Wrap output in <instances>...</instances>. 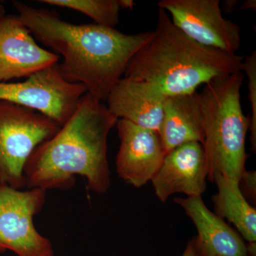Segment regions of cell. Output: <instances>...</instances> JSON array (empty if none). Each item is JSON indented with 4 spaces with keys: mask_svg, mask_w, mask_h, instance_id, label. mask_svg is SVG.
<instances>
[{
    "mask_svg": "<svg viewBox=\"0 0 256 256\" xmlns=\"http://www.w3.org/2000/svg\"><path fill=\"white\" fill-rule=\"evenodd\" d=\"M13 5L35 40L63 56L58 66L64 78L82 84L87 92L102 102L154 34L152 30L126 34L96 24H73L54 10L18 1H13Z\"/></svg>",
    "mask_w": 256,
    "mask_h": 256,
    "instance_id": "obj_1",
    "label": "cell"
},
{
    "mask_svg": "<svg viewBox=\"0 0 256 256\" xmlns=\"http://www.w3.org/2000/svg\"><path fill=\"white\" fill-rule=\"evenodd\" d=\"M118 120L104 102L86 92L58 132L30 156L24 172L26 186L66 190L80 176L89 190L106 193L110 186L108 138Z\"/></svg>",
    "mask_w": 256,
    "mask_h": 256,
    "instance_id": "obj_2",
    "label": "cell"
},
{
    "mask_svg": "<svg viewBox=\"0 0 256 256\" xmlns=\"http://www.w3.org/2000/svg\"><path fill=\"white\" fill-rule=\"evenodd\" d=\"M149 42L128 64L124 77L158 88L166 97L196 92L216 78L242 72L244 56L202 46L158 10L156 30Z\"/></svg>",
    "mask_w": 256,
    "mask_h": 256,
    "instance_id": "obj_3",
    "label": "cell"
},
{
    "mask_svg": "<svg viewBox=\"0 0 256 256\" xmlns=\"http://www.w3.org/2000/svg\"><path fill=\"white\" fill-rule=\"evenodd\" d=\"M244 75L235 72L206 84L198 94L210 181L216 174L239 182L246 172V138L250 118L240 102Z\"/></svg>",
    "mask_w": 256,
    "mask_h": 256,
    "instance_id": "obj_4",
    "label": "cell"
},
{
    "mask_svg": "<svg viewBox=\"0 0 256 256\" xmlns=\"http://www.w3.org/2000/svg\"><path fill=\"white\" fill-rule=\"evenodd\" d=\"M60 126L28 108L0 101V184L22 190L24 168L35 149Z\"/></svg>",
    "mask_w": 256,
    "mask_h": 256,
    "instance_id": "obj_5",
    "label": "cell"
},
{
    "mask_svg": "<svg viewBox=\"0 0 256 256\" xmlns=\"http://www.w3.org/2000/svg\"><path fill=\"white\" fill-rule=\"evenodd\" d=\"M46 191H22L0 184V254L18 256H54L52 242L37 230L34 218L42 212Z\"/></svg>",
    "mask_w": 256,
    "mask_h": 256,
    "instance_id": "obj_6",
    "label": "cell"
},
{
    "mask_svg": "<svg viewBox=\"0 0 256 256\" xmlns=\"http://www.w3.org/2000/svg\"><path fill=\"white\" fill-rule=\"evenodd\" d=\"M86 92L82 84L64 79L58 64L34 74L22 82H0V101L33 109L60 127L70 118Z\"/></svg>",
    "mask_w": 256,
    "mask_h": 256,
    "instance_id": "obj_7",
    "label": "cell"
},
{
    "mask_svg": "<svg viewBox=\"0 0 256 256\" xmlns=\"http://www.w3.org/2000/svg\"><path fill=\"white\" fill-rule=\"evenodd\" d=\"M158 5L180 31L202 46L230 54L240 50V28L224 18L218 0H161Z\"/></svg>",
    "mask_w": 256,
    "mask_h": 256,
    "instance_id": "obj_8",
    "label": "cell"
},
{
    "mask_svg": "<svg viewBox=\"0 0 256 256\" xmlns=\"http://www.w3.org/2000/svg\"><path fill=\"white\" fill-rule=\"evenodd\" d=\"M60 60L36 43L18 14L0 18V82L28 78L57 65Z\"/></svg>",
    "mask_w": 256,
    "mask_h": 256,
    "instance_id": "obj_9",
    "label": "cell"
},
{
    "mask_svg": "<svg viewBox=\"0 0 256 256\" xmlns=\"http://www.w3.org/2000/svg\"><path fill=\"white\" fill-rule=\"evenodd\" d=\"M116 126L120 142L118 174L126 183L142 188L152 180L166 156L160 134L124 119H118Z\"/></svg>",
    "mask_w": 256,
    "mask_h": 256,
    "instance_id": "obj_10",
    "label": "cell"
},
{
    "mask_svg": "<svg viewBox=\"0 0 256 256\" xmlns=\"http://www.w3.org/2000/svg\"><path fill=\"white\" fill-rule=\"evenodd\" d=\"M208 165L201 143L194 142L174 148L165 156L151 180L156 196L164 202L172 194L202 196L206 188Z\"/></svg>",
    "mask_w": 256,
    "mask_h": 256,
    "instance_id": "obj_11",
    "label": "cell"
},
{
    "mask_svg": "<svg viewBox=\"0 0 256 256\" xmlns=\"http://www.w3.org/2000/svg\"><path fill=\"white\" fill-rule=\"evenodd\" d=\"M166 96L149 82L122 77L106 99L109 111L140 127L159 133Z\"/></svg>",
    "mask_w": 256,
    "mask_h": 256,
    "instance_id": "obj_12",
    "label": "cell"
},
{
    "mask_svg": "<svg viewBox=\"0 0 256 256\" xmlns=\"http://www.w3.org/2000/svg\"><path fill=\"white\" fill-rule=\"evenodd\" d=\"M196 227L198 236L193 239L196 256H247L246 245L232 227L205 205L202 196L178 198Z\"/></svg>",
    "mask_w": 256,
    "mask_h": 256,
    "instance_id": "obj_13",
    "label": "cell"
},
{
    "mask_svg": "<svg viewBox=\"0 0 256 256\" xmlns=\"http://www.w3.org/2000/svg\"><path fill=\"white\" fill-rule=\"evenodd\" d=\"M159 134L166 154L186 143L203 144L204 134L198 92L166 98Z\"/></svg>",
    "mask_w": 256,
    "mask_h": 256,
    "instance_id": "obj_14",
    "label": "cell"
},
{
    "mask_svg": "<svg viewBox=\"0 0 256 256\" xmlns=\"http://www.w3.org/2000/svg\"><path fill=\"white\" fill-rule=\"evenodd\" d=\"M212 182L216 184L218 193L213 196L217 215L236 226L246 240H256V210L240 191L239 182L216 174Z\"/></svg>",
    "mask_w": 256,
    "mask_h": 256,
    "instance_id": "obj_15",
    "label": "cell"
},
{
    "mask_svg": "<svg viewBox=\"0 0 256 256\" xmlns=\"http://www.w3.org/2000/svg\"><path fill=\"white\" fill-rule=\"evenodd\" d=\"M40 2L75 10L89 16L96 24L114 28L119 23L118 0H40Z\"/></svg>",
    "mask_w": 256,
    "mask_h": 256,
    "instance_id": "obj_16",
    "label": "cell"
},
{
    "mask_svg": "<svg viewBox=\"0 0 256 256\" xmlns=\"http://www.w3.org/2000/svg\"><path fill=\"white\" fill-rule=\"evenodd\" d=\"M242 72L247 75L248 98L252 106V118H250V142L252 150L256 152V50L250 55L244 57L242 62Z\"/></svg>",
    "mask_w": 256,
    "mask_h": 256,
    "instance_id": "obj_17",
    "label": "cell"
},
{
    "mask_svg": "<svg viewBox=\"0 0 256 256\" xmlns=\"http://www.w3.org/2000/svg\"><path fill=\"white\" fill-rule=\"evenodd\" d=\"M240 191L244 192L250 200H256V174L255 171L247 172L246 170L239 181Z\"/></svg>",
    "mask_w": 256,
    "mask_h": 256,
    "instance_id": "obj_18",
    "label": "cell"
},
{
    "mask_svg": "<svg viewBox=\"0 0 256 256\" xmlns=\"http://www.w3.org/2000/svg\"><path fill=\"white\" fill-rule=\"evenodd\" d=\"M238 2V0H226L224 2L223 5H222L223 10L226 13L233 12L234 10L236 9Z\"/></svg>",
    "mask_w": 256,
    "mask_h": 256,
    "instance_id": "obj_19",
    "label": "cell"
},
{
    "mask_svg": "<svg viewBox=\"0 0 256 256\" xmlns=\"http://www.w3.org/2000/svg\"><path fill=\"white\" fill-rule=\"evenodd\" d=\"M118 2L120 10H132L136 4L133 0H118Z\"/></svg>",
    "mask_w": 256,
    "mask_h": 256,
    "instance_id": "obj_20",
    "label": "cell"
},
{
    "mask_svg": "<svg viewBox=\"0 0 256 256\" xmlns=\"http://www.w3.org/2000/svg\"><path fill=\"white\" fill-rule=\"evenodd\" d=\"M256 0H246L242 3L240 10H256Z\"/></svg>",
    "mask_w": 256,
    "mask_h": 256,
    "instance_id": "obj_21",
    "label": "cell"
},
{
    "mask_svg": "<svg viewBox=\"0 0 256 256\" xmlns=\"http://www.w3.org/2000/svg\"><path fill=\"white\" fill-rule=\"evenodd\" d=\"M182 256H196L192 240L188 242V246H186V249H185Z\"/></svg>",
    "mask_w": 256,
    "mask_h": 256,
    "instance_id": "obj_22",
    "label": "cell"
},
{
    "mask_svg": "<svg viewBox=\"0 0 256 256\" xmlns=\"http://www.w3.org/2000/svg\"><path fill=\"white\" fill-rule=\"evenodd\" d=\"M256 242H250L246 246L247 256H256Z\"/></svg>",
    "mask_w": 256,
    "mask_h": 256,
    "instance_id": "obj_23",
    "label": "cell"
},
{
    "mask_svg": "<svg viewBox=\"0 0 256 256\" xmlns=\"http://www.w3.org/2000/svg\"><path fill=\"white\" fill-rule=\"evenodd\" d=\"M5 14H6V12H5L4 8L2 4H0V18H3Z\"/></svg>",
    "mask_w": 256,
    "mask_h": 256,
    "instance_id": "obj_24",
    "label": "cell"
}]
</instances>
